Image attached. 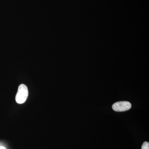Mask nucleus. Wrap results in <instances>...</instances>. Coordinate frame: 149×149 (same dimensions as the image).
Masks as SVG:
<instances>
[{
	"mask_svg": "<svg viewBox=\"0 0 149 149\" xmlns=\"http://www.w3.org/2000/svg\"><path fill=\"white\" fill-rule=\"evenodd\" d=\"M0 149H6L4 144L1 142H0Z\"/></svg>",
	"mask_w": 149,
	"mask_h": 149,
	"instance_id": "20e7f679",
	"label": "nucleus"
},
{
	"mask_svg": "<svg viewBox=\"0 0 149 149\" xmlns=\"http://www.w3.org/2000/svg\"><path fill=\"white\" fill-rule=\"evenodd\" d=\"M141 149H149V143L148 142H145L142 145Z\"/></svg>",
	"mask_w": 149,
	"mask_h": 149,
	"instance_id": "7ed1b4c3",
	"label": "nucleus"
},
{
	"mask_svg": "<svg viewBox=\"0 0 149 149\" xmlns=\"http://www.w3.org/2000/svg\"><path fill=\"white\" fill-rule=\"evenodd\" d=\"M28 96V90L26 85L24 84L19 85L15 97L17 102L19 104L24 103L27 100Z\"/></svg>",
	"mask_w": 149,
	"mask_h": 149,
	"instance_id": "f257e3e1",
	"label": "nucleus"
},
{
	"mask_svg": "<svg viewBox=\"0 0 149 149\" xmlns=\"http://www.w3.org/2000/svg\"><path fill=\"white\" fill-rule=\"evenodd\" d=\"M131 107V104L127 101L117 102L112 106L113 109L117 112L126 111L130 109Z\"/></svg>",
	"mask_w": 149,
	"mask_h": 149,
	"instance_id": "f03ea898",
	"label": "nucleus"
}]
</instances>
